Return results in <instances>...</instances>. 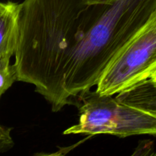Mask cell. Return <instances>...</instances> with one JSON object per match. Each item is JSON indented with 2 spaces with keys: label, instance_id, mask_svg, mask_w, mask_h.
I'll return each instance as SVG.
<instances>
[{
  "label": "cell",
  "instance_id": "6da1fadb",
  "mask_svg": "<svg viewBox=\"0 0 156 156\" xmlns=\"http://www.w3.org/2000/svg\"><path fill=\"white\" fill-rule=\"evenodd\" d=\"M17 81L52 111L78 108L117 53L156 12V0H24Z\"/></svg>",
  "mask_w": 156,
  "mask_h": 156
},
{
  "label": "cell",
  "instance_id": "7a4b0ae2",
  "mask_svg": "<svg viewBox=\"0 0 156 156\" xmlns=\"http://www.w3.org/2000/svg\"><path fill=\"white\" fill-rule=\"evenodd\" d=\"M79 122L63 134H110L120 138L134 135L156 136V116L123 103L113 95L90 91L79 107Z\"/></svg>",
  "mask_w": 156,
  "mask_h": 156
},
{
  "label": "cell",
  "instance_id": "3957f363",
  "mask_svg": "<svg viewBox=\"0 0 156 156\" xmlns=\"http://www.w3.org/2000/svg\"><path fill=\"white\" fill-rule=\"evenodd\" d=\"M156 70V12L107 66L96 92L114 95L149 79Z\"/></svg>",
  "mask_w": 156,
  "mask_h": 156
},
{
  "label": "cell",
  "instance_id": "277c9868",
  "mask_svg": "<svg viewBox=\"0 0 156 156\" xmlns=\"http://www.w3.org/2000/svg\"><path fill=\"white\" fill-rule=\"evenodd\" d=\"M21 3L0 2V62H10L16 52L20 34Z\"/></svg>",
  "mask_w": 156,
  "mask_h": 156
},
{
  "label": "cell",
  "instance_id": "5b68a950",
  "mask_svg": "<svg viewBox=\"0 0 156 156\" xmlns=\"http://www.w3.org/2000/svg\"><path fill=\"white\" fill-rule=\"evenodd\" d=\"M116 98L123 103L144 110L156 116V86L150 79L121 91Z\"/></svg>",
  "mask_w": 156,
  "mask_h": 156
},
{
  "label": "cell",
  "instance_id": "8992f818",
  "mask_svg": "<svg viewBox=\"0 0 156 156\" xmlns=\"http://www.w3.org/2000/svg\"><path fill=\"white\" fill-rule=\"evenodd\" d=\"M17 81L16 72L10 62H0V98Z\"/></svg>",
  "mask_w": 156,
  "mask_h": 156
},
{
  "label": "cell",
  "instance_id": "52a82bcc",
  "mask_svg": "<svg viewBox=\"0 0 156 156\" xmlns=\"http://www.w3.org/2000/svg\"><path fill=\"white\" fill-rule=\"evenodd\" d=\"M11 130V128L5 127L0 125V152L8 150L13 146Z\"/></svg>",
  "mask_w": 156,
  "mask_h": 156
},
{
  "label": "cell",
  "instance_id": "ba28073f",
  "mask_svg": "<svg viewBox=\"0 0 156 156\" xmlns=\"http://www.w3.org/2000/svg\"><path fill=\"white\" fill-rule=\"evenodd\" d=\"M149 79H150V80L152 81V83H153L156 86V70L153 73H152V75L151 76V77L149 78Z\"/></svg>",
  "mask_w": 156,
  "mask_h": 156
}]
</instances>
